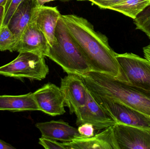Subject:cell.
<instances>
[{"mask_svg":"<svg viewBox=\"0 0 150 149\" xmlns=\"http://www.w3.org/2000/svg\"><path fill=\"white\" fill-rule=\"evenodd\" d=\"M68 30L84 56L91 71L110 75L129 84L116 58V52L108 43L107 37L94 30L83 17L74 15H62Z\"/></svg>","mask_w":150,"mask_h":149,"instance_id":"obj_1","label":"cell"},{"mask_svg":"<svg viewBox=\"0 0 150 149\" xmlns=\"http://www.w3.org/2000/svg\"><path fill=\"white\" fill-rule=\"evenodd\" d=\"M79 76L93 94L123 104L150 117V91L101 73L90 71Z\"/></svg>","mask_w":150,"mask_h":149,"instance_id":"obj_2","label":"cell"},{"mask_svg":"<svg viewBox=\"0 0 150 149\" xmlns=\"http://www.w3.org/2000/svg\"><path fill=\"white\" fill-rule=\"evenodd\" d=\"M56 42L49 47L47 57L58 64L68 74L81 75L91 68L70 36L62 16L55 30Z\"/></svg>","mask_w":150,"mask_h":149,"instance_id":"obj_3","label":"cell"},{"mask_svg":"<svg viewBox=\"0 0 150 149\" xmlns=\"http://www.w3.org/2000/svg\"><path fill=\"white\" fill-rule=\"evenodd\" d=\"M45 57L30 52H19L14 60L0 66V75L22 80H41L49 73Z\"/></svg>","mask_w":150,"mask_h":149,"instance_id":"obj_4","label":"cell"},{"mask_svg":"<svg viewBox=\"0 0 150 149\" xmlns=\"http://www.w3.org/2000/svg\"><path fill=\"white\" fill-rule=\"evenodd\" d=\"M116 58L129 84L150 91V62L133 53H116Z\"/></svg>","mask_w":150,"mask_h":149,"instance_id":"obj_5","label":"cell"},{"mask_svg":"<svg viewBox=\"0 0 150 149\" xmlns=\"http://www.w3.org/2000/svg\"><path fill=\"white\" fill-rule=\"evenodd\" d=\"M92 94L98 104L115 119L118 123L150 130L149 116L119 102Z\"/></svg>","mask_w":150,"mask_h":149,"instance_id":"obj_6","label":"cell"},{"mask_svg":"<svg viewBox=\"0 0 150 149\" xmlns=\"http://www.w3.org/2000/svg\"><path fill=\"white\" fill-rule=\"evenodd\" d=\"M61 89L65 98V106L70 113L76 115L86 104L88 89L80 76L68 74L61 79Z\"/></svg>","mask_w":150,"mask_h":149,"instance_id":"obj_7","label":"cell"},{"mask_svg":"<svg viewBox=\"0 0 150 149\" xmlns=\"http://www.w3.org/2000/svg\"><path fill=\"white\" fill-rule=\"evenodd\" d=\"M76 116L77 126L89 123L93 126L95 130L105 129L118 123L115 119L96 101L88 89L86 104Z\"/></svg>","mask_w":150,"mask_h":149,"instance_id":"obj_8","label":"cell"},{"mask_svg":"<svg viewBox=\"0 0 150 149\" xmlns=\"http://www.w3.org/2000/svg\"><path fill=\"white\" fill-rule=\"evenodd\" d=\"M33 94L40 111L52 116L66 113L65 98L60 87L52 83H47Z\"/></svg>","mask_w":150,"mask_h":149,"instance_id":"obj_9","label":"cell"},{"mask_svg":"<svg viewBox=\"0 0 150 149\" xmlns=\"http://www.w3.org/2000/svg\"><path fill=\"white\" fill-rule=\"evenodd\" d=\"M118 149H150V130L117 123L113 126Z\"/></svg>","mask_w":150,"mask_h":149,"instance_id":"obj_10","label":"cell"},{"mask_svg":"<svg viewBox=\"0 0 150 149\" xmlns=\"http://www.w3.org/2000/svg\"><path fill=\"white\" fill-rule=\"evenodd\" d=\"M38 6L33 19L25 28L17 41L15 51L32 52L45 57L48 55L50 45L45 36L39 29L36 23Z\"/></svg>","mask_w":150,"mask_h":149,"instance_id":"obj_11","label":"cell"},{"mask_svg":"<svg viewBox=\"0 0 150 149\" xmlns=\"http://www.w3.org/2000/svg\"><path fill=\"white\" fill-rule=\"evenodd\" d=\"M36 127L41 132V136L62 143L69 142L84 137L77 128L62 120H52L36 123Z\"/></svg>","mask_w":150,"mask_h":149,"instance_id":"obj_12","label":"cell"},{"mask_svg":"<svg viewBox=\"0 0 150 149\" xmlns=\"http://www.w3.org/2000/svg\"><path fill=\"white\" fill-rule=\"evenodd\" d=\"M63 143L66 149H118L113 126L91 137H81Z\"/></svg>","mask_w":150,"mask_h":149,"instance_id":"obj_13","label":"cell"},{"mask_svg":"<svg viewBox=\"0 0 150 149\" xmlns=\"http://www.w3.org/2000/svg\"><path fill=\"white\" fill-rule=\"evenodd\" d=\"M38 6L36 0H23L11 16L7 25L17 41L33 19Z\"/></svg>","mask_w":150,"mask_h":149,"instance_id":"obj_14","label":"cell"},{"mask_svg":"<svg viewBox=\"0 0 150 149\" xmlns=\"http://www.w3.org/2000/svg\"><path fill=\"white\" fill-rule=\"evenodd\" d=\"M61 16L57 7L38 6L36 23L46 37L50 46L56 42L55 30Z\"/></svg>","mask_w":150,"mask_h":149,"instance_id":"obj_15","label":"cell"},{"mask_svg":"<svg viewBox=\"0 0 150 149\" xmlns=\"http://www.w3.org/2000/svg\"><path fill=\"white\" fill-rule=\"evenodd\" d=\"M0 111H40L33 93L18 95H0Z\"/></svg>","mask_w":150,"mask_h":149,"instance_id":"obj_16","label":"cell"},{"mask_svg":"<svg viewBox=\"0 0 150 149\" xmlns=\"http://www.w3.org/2000/svg\"><path fill=\"white\" fill-rule=\"evenodd\" d=\"M150 5L149 0H124L120 3L112 7L110 9L120 12L134 19Z\"/></svg>","mask_w":150,"mask_h":149,"instance_id":"obj_17","label":"cell"},{"mask_svg":"<svg viewBox=\"0 0 150 149\" xmlns=\"http://www.w3.org/2000/svg\"><path fill=\"white\" fill-rule=\"evenodd\" d=\"M17 41L8 25H2L0 29V51H15Z\"/></svg>","mask_w":150,"mask_h":149,"instance_id":"obj_18","label":"cell"},{"mask_svg":"<svg viewBox=\"0 0 150 149\" xmlns=\"http://www.w3.org/2000/svg\"><path fill=\"white\" fill-rule=\"evenodd\" d=\"M136 29L144 32L150 39V5L134 19Z\"/></svg>","mask_w":150,"mask_h":149,"instance_id":"obj_19","label":"cell"},{"mask_svg":"<svg viewBox=\"0 0 150 149\" xmlns=\"http://www.w3.org/2000/svg\"><path fill=\"white\" fill-rule=\"evenodd\" d=\"M23 0H7L4 6V15L3 25H7L11 16Z\"/></svg>","mask_w":150,"mask_h":149,"instance_id":"obj_20","label":"cell"},{"mask_svg":"<svg viewBox=\"0 0 150 149\" xmlns=\"http://www.w3.org/2000/svg\"><path fill=\"white\" fill-rule=\"evenodd\" d=\"M39 143L46 149H66L63 143L42 136L39 139Z\"/></svg>","mask_w":150,"mask_h":149,"instance_id":"obj_21","label":"cell"},{"mask_svg":"<svg viewBox=\"0 0 150 149\" xmlns=\"http://www.w3.org/2000/svg\"><path fill=\"white\" fill-rule=\"evenodd\" d=\"M124 0H91L93 4L98 6L100 8L110 9L112 7L120 3Z\"/></svg>","mask_w":150,"mask_h":149,"instance_id":"obj_22","label":"cell"},{"mask_svg":"<svg viewBox=\"0 0 150 149\" xmlns=\"http://www.w3.org/2000/svg\"><path fill=\"white\" fill-rule=\"evenodd\" d=\"M79 134L84 137H91L94 135L95 129L91 124L84 123L79 126L77 128Z\"/></svg>","mask_w":150,"mask_h":149,"instance_id":"obj_23","label":"cell"},{"mask_svg":"<svg viewBox=\"0 0 150 149\" xmlns=\"http://www.w3.org/2000/svg\"><path fill=\"white\" fill-rule=\"evenodd\" d=\"M13 146L0 139V149H15Z\"/></svg>","mask_w":150,"mask_h":149,"instance_id":"obj_24","label":"cell"},{"mask_svg":"<svg viewBox=\"0 0 150 149\" xmlns=\"http://www.w3.org/2000/svg\"><path fill=\"white\" fill-rule=\"evenodd\" d=\"M144 57L150 62V43L143 49Z\"/></svg>","mask_w":150,"mask_h":149,"instance_id":"obj_25","label":"cell"},{"mask_svg":"<svg viewBox=\"0 0 150 149\" xmlns=\"http://www.w3.org/2000/svg\"><path fill=\"white\" fill-rule=\"evenodd\" d=\"M4 15V6L0 5V29L3 25Z\"/></svg>","mask_w":150,"mask_h":149,"instance_id":"obj_26","label":"cell"},{"mask_svg":"<svg viewBox=\"0 0 150 149\" xmlns=\"http://www.w3.org/2000/svg\"><path fill=\"white\" fill-rule=\"evenodd\" d=\"M56 1V0H36L37 4L39 6H43L45 3L52 1ZM61 1H65V0H61Z\"/></svg>","mask_w":150,"mask_h":149,"instance_id":"obj_27","label":"cell"},{"mask_svg":"<svg viewBox=\"0 0 150 149\" xmlns=\"http://www.w3.org/2000/svg\"><path fill=\"white\" fill-rule=\"evenodd\" d=\"M7 0H0V5L5 6Z\"/></svg>","mask_w":150,"mask_h":149,"instance_id":"obj_28","label":"cell"},{"mask_svg":"<svg viewBox=\"0 0 150 149\" xmlns=\"http://www.w3.org/2000/svg\"><path fill=\"white\" fill-rule=\"evenodd\" d=\"M72 1V0H65L64 1Z\"/></svg>","mask_w":150,"mask_h":149,"instance_id":"obj_29","label":"cell"},{"mask_svg":"<svg viewBox=\"0 0 150 149\" xmlns=\"http://www.w3.org/2000/svg\"><path fill=\"white\" fill-rule=\"evenodd\" d=\"M78 1H90L91 0H78Z\"/></svg>","mask_w":150,"mask_h":149,"instance_id":"obj_30","label":"cell"},{"mask_svg":"<svg viewBox=\"0 0 150 149\" xmlns=\"http://www.w3.org/2000/svg\"><path fill=\"white\" fill-rule=\"evenodd\" d=\"M149 1L150 3V0H149Z\"/></svg>","mask_w":150,"mask_h":149,"instance_id":"obj_31","label":"cell"}]
</instances>
